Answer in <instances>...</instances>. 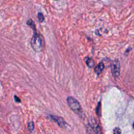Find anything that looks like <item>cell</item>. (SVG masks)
Returning a JSON list of instances; mask_svg holds the SVG:
<instances>
[{"label": "cell", "mask_w": 134, "mask_h": 134, "mask_svg": "<svg viewBox=\"0 0 134 134\" xmlns=\"http://www.w3.org/2000/svg\"><path fill=\"white\" fill-rule=\"evenodd\" d=\"M30 46L36 52H40L43 51L44 47V40L42 36L38 31L33 32L30 40Z\"/></svg>", "instance_id": "cell-1"}, {"label": "cell", "mask_w": 134, "mask_h": 134, "mask_svg": "<svg viewBox=\"0 0 134 134\" xmlns=\"http://www.w3.org/2000/svg\"><path fill=\"white\" fill-rule=\"evenodd\" d=\"M66 102L70 108L75 113L80 116V117L84 116L83 110L77 100L72 96H68L66 98Z\"/></svg>", "instance_id": "cell-2"}, {"label": "cell", "mask_w": 134, "mask_h": 134, "mask_svg": "<svg viewBox=\"0 0 134 134\" xmlns=\"http://www.w3.org/2000/svg\"><path fill=\"white\" fill-rule=\"evenodd\" d=\"M111 72L115 78L118 77L120 74V62L118 59H115L111 64Z\"/></svg>", "instance_id": "cell-3"}, {"label": "cell", "mask_w": 134, "mask_h": 134, "mask_svg": "<svg viewBox=\"0 0 134 134\" xmlns=\"http://www.w3.org/2000/svg\"><path fill=\"white\" fill-rule=\"evenodd\" d=\"M50 117L52 120H53L54 122L57 123V124L61 128H66L68 126V123L64 120L63 118L62 117H59L56 115H49Z\"/></svg>", "instance_id": "cell-4"}, {"label": "cell", "mask_w": 134, "mask_h": 134, "mask_svg": "<svg viewBox=\"0 0 134 134\" xmlns=\"http://www.w3.org/2000/svg\"><path fill=\"white\" fill-rule=\"evenodd\" d=\"M91 127L93 129L95 134H102L101 129L98 124L96 122L94 119H92L91 120V122L90 124Z\"/></svg>", "instance_id": "cell-5"}, {"label": "cell", "mask_w": 134, "mask_h": 134, "mask_svg": "<svg viewBox=\"0 0 134 134\" xmlns=\"http://www.w3.org/2000/svg\"><path fill=\"white\" fill-rule=\"evenodd\" d=\"M104 68V64L103 62H100L98 63L94 69V72L97 75H99L102 73Z\"/></svg>", "instance_id": "cell-6"}, {"label": "cell", "mask_w": 134, "mask_h": 134, "mask_svg": "<svg viewBox=\"0 0 134 134\" xmlns=\"http://www.w3.org/2000/svg\"><path fill=\"white\" fill-rule=\"evenodd\" d=\"M26 25L29 26L30 28H31L33 30V32H37V29H36V25L35 22L32 20V19L29 18L28 19L27 21H26Z\"/></svg>", "instance_id": "cell-7"}, {"label": "cell", "mask_w": 134, "mask_h": 134, "mask_svg": "<svg viewBox=\"0 0 134 134\" xmlns=\"http://www.w3.org/2000/svg\"><path fill=\"white\" fill-rule=\"evenodd\" d=\"M84 61H85V63L86 64L88 68H92L94 66V60L92 58H90L88 57H86L84 58Z\"/></svg>", "instance_id": "cell-8"}, {"label": "cell", "mask_w": 134, "mask_h": 134, "mask_svg": "<svg viewBox=\"0 0 134 134\" xmlns=\"http://www.w3.org/2000/svg\"><path fill=\"white\" fill-rule=\"evenodd\" d=\"M37 18L38 19V21L39 23H42L44 20V15L43 14L41 13V12H39L37 14Z\"/></svg>", "instance_id": "cell-9"}, {"label": "cell", "mask_w": 134, "mask_h": 134, "mask_svg": "<svg viewBox=\"0 0 134 134\" xmlns=\"http://www.w3.org/2000/svg\"><path fill=\"white\" fill-rule=\"evenodd\" d=\"M34 127H35V126H34V123L33 121H30L28 123V129L30 131V132H32L34 130Z\"/></svg>", "instance_id": "cell-10"}, {"label": "cell", "mask_w": 134, "mask_h": 134, "mask_svg": "<svg viewBox=\"0 0 134 134\" xmlns=\"http://www.w3.org/2000/svg\"><path fill=\"white\" fill-rule=\"evenodd\" d=\"M113 134H121V130L119 127H115L113 130Z\"/></svg>", "instance_id": "cell-11"}, {"label": "cell", "mask_w": 134, "mask_h": 134, "mask_svg": "<svg viewBox=\"0 0 134 134\" xmlns=\"http://www.w3.org/2000/svg\"><path fill=\"white\" fill-rule=\"evenodd\" d=\"M100 102H99L98 104H97V106L96 108V113H97V115H98V116H100Z\"/></svg>", "instance_id": "cell-12"}, {"label": "cell", "mask_w": 134, "mask_h": 134, "mask_svg": "<svg viewBox=\"0 0 134 134\" xmlns=\"http://www.w3.org/2000/svg\"><path fill=\"white\" fill-rule=\"evenodd\" d=\"M14 100L17 103H20V99L17 96H14Z\"/></svg>", "instance_id": "cell-13"}, {"label": "cell", "mask_w": 134, "mask_h": 134, "mask_svg": "<svg viewBox=\"0 0 134 134\" xmlns=\"http://www.w3.org/2000/svg\"><path fill=\"white\" fill-rule=\"evenodd\" d=\"M132 126H133V128H134V122H133V125H132Z\"/></svg>", "instance_id": "cell-14"}]
</instances>
